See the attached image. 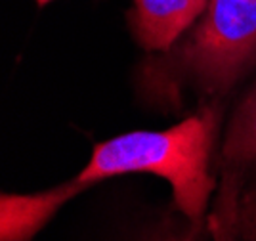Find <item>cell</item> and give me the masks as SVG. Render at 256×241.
<instances>
[{"instance_id":"cell-1","label":"cell","mask_w":256,"mask_h":241,"mask_svg":"<svg viewBox=\"0 0 256 241\" xmlns=\"http://www.w3.org/2000/svg\"><path fill=\"white\" fill-rule=\"evenodd\" d=\"M214 111L206 109L166 130H136L98 144L76 178L88 186L100 180L148 172L164 178L174 203L193 226L204 224V210L214 189L208 170L212 149Z\"/></svg>"},{"instance_id":"cell-2","label":"cell","mask_w":256,"mask_h":241,"mask_svg":"<svg viewBox=\"0 0 256 241\" xmlns=\"http://www.w3.org/2000/svg\"><path fill=\"white\" fill-rule=\"evenodd\" d=\"M256 52V0H208L188 50L192 67L208 84L234 83Z\"/></svg>"},{"instance_id":"cell-3","label":"cell","mask_w":256,"mask_h":241,"mask_svg":"<svg viewBox=\"0 0 256 241\" xmlns=\"http://www.w3.org/2000/svg\"><path fill=\"white\" fill-rule=\"evenodd\" d=\"M86 188L90 186L73 178L38 193H2L0 241H31L67 201Z\"/></svg>"},{"instance_id":"cell-4","label":"cell","mask_w":256,"mask_h":241,"mask_svg":"<svg viewBox=\"0 0 256 241\" xmlns=\"http://www.w3.org/2000/svg\"><path fill=\"white\" fill-rule=\"evenodd\" d=\"M208 6V0H134L132 25L148 50H168Z\"/></svg>"},{"instance_id":"cell-5","label":"cell","mask_w":256,"mask_h":241,"mask_svg":"<svg viewBox=\"0 0 256 241\" xmlns=\"http://www.w3.org/2000/svg\"><path fill=\"white\" fill-rule=\"evenodd\" d=\"M224 159L230 163L256 161V88L239 105L224 142Z\"/></svg>"},{"instance_id":"cell-6","label":"cell","mask_w":256,"mask_h":241,"mask_svg":"<svg viewBox=\"0 0 256 241\" xmlns=\"http://www.w3.org/2000/svg\"><path fill=\"white\" fill-rule=\"evenodd\" d=\"M210 230V228H208ZM138 241H216L210 233H204L203 226H193L192 222H180L176 218H162L150 230H146Z\"/></svg>"},{"instance_id":"cell-7","label":"cell","mask_w":256,"mask_h":241,"mask_svg":"<svg viewBox=\"0 0 256 241\" xmlns=\"http://www.w3.org/2000/svg\"><path fill=\"white\" fill-rule=\"evenodd\" d=\"M48 2H52V0H36V4H38V6H46Z\"/></svg>"}]
</instances>
